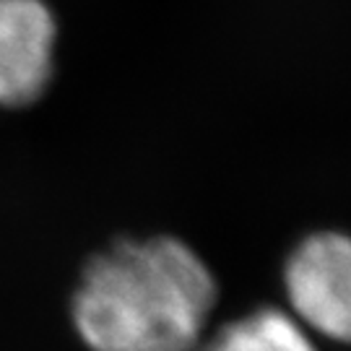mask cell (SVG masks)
<instances>
[{
	"mask_svg": "<svg viewBox=\"0 0 351 351\" xmlns=\"http://www.w3.org/2000/svg\"><path fill=\"white\" fill-rule=\"evenodd\" d=\"M291 315L304 328L351 343V237L317 232L302 239L284 268Z\"/></svg>",
	"mask_w": 351,
	"mask_h": 351,
	"instance_id": "2",
	"label": "cell"
},
{
	"mask_svg": "<svg viewBox=\"0 0 351 351\" xmlns=\"http://www.w3.org/2000/svg\"><path fill=\"white\" fill-rule=\"evenodd\" d=\"M60 21L50 0H0V110L37 107L58 78Z\"/></svg>",
	"mask_w": 351,
	"mask_h": 351,
	"instance_id": "3",
	"label": "cell"
},
{
	"mask_svg": "<svg viewBox=\"0 0 351 351\" xmlns=\"http://www.w3.org/2000/svg\"><path fill=\"white\" fill-rule=\"evenodd\" d=\"M216 300L211 268L188 242L117 237L84 261L68 317L88 351H198Z\"/></svg>",
	"mask_w": 351,
	"mask_h": 351,
	"instance_id": "1",
	"label": "cell"
},
{
	"mask_svg": "<svg viewBox=\"0 0 351 351\" xmlns=\"http://www.w3.org/2000/svg\"><path fill=\"white\" fill-rule=\"evenodd\" d=\"M198 351H317L307 328L291 313L261 307L237 317L213 336L203 339Z\"/></svg>",
	"mask_w": 351,
	"mask_h": 351,
	"instance_id": "4",
	"label": "cell"
}]
</instances>
